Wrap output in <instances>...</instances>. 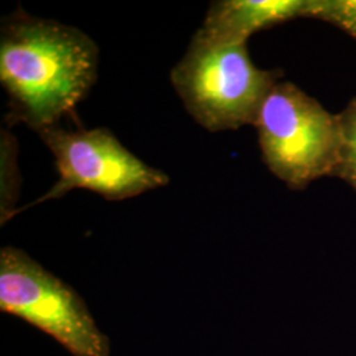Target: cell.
Segmentation results:
<instances>
[{
    "label": "cell",
    "mask_w": 356,
    "mask_h": 356,
    "mask_svg": "<svg viewBox=\"0 0 356 356\" xmlns=\"http://www.w3.org/2000/svg\"><path fill=\"white\" fill-rule=\"evenodd\" d=\"M98 47L74 26L13 15L1 28L0 82L11 116L33 131L57 126L97 79Z\"/></svg>",
    "instance_id": "1"
},
{
    "label": "cell",
    "mask_w": 356,
    "mask_h": 356,
    "mask_svg": "<svg viewBox=\"0 0 356 356\" xmlns=\"http://www.w3.org/2000/svg\"><path fill=\"white\" fill-rule=\"evenodd\" d=\"M279 70L252 63L247 44L213 45L191 40L172 70V83L193 119L210 132L252 124Z\"/></svg>",
    "instance_id": "2"
},
{
    "label": "cell",
    "mask_w": 356,
    "mask_h": 356,
    "mask_svg": "<svg viewBox=\"0 0 356 356\" xmlns=\"http://www.w3.org/2000/svg\"><path fill=\"white\" fill-rule=\"evenodd\" d=\"M254 126L266 165L291 189L337 175L338 118L294 83L279 81L272 88Z\"/></svg>",
    "instance_id": "3"
},
{
    "label": "cell",
    "mask_w": 356,
    "mask_h": 356,
    "mask_svg": "<svg viewBox=\"0 0 356 356\" xmlns=\"http://www.w3.org/2000/svg\"><path fill=\"white\" fill-rule=\"evenodd\" d=\"M0 310L51 335L73 356H110V341L79 294L19 248L0 251Z\"/></svg>",
    "instance_id": "4"
},
{
    "label": "cell",
    "mask_w": 356,
    "mask_h": 356,
    "mask_svg": "<svg viewBox=\"0 0 356 356\" xmlns=\"http://www.w3.org/2000/svg\"><path fill=\"white\" fill-rule=\"evenodd\" d=\"M38 134L53 153L60 178L44 195L15 214L74 189L94 191L108 201H123L169 182L164 172L129 152L107 128L66 131L53 126Z\"/></svg>",
    "instance_id": "5"
},
{
    "label": "cell",
    "mask_w": 356,
    "mask_h": 356,
    "mask_svg": "<svg viewBox=\"0 0 356 356\" xmlns=\"http://www.w3.org/2000/svg\"><path fill=\"white\" fill-rule=\"evenodd\" d=\"M307 0L214 1L193 40L213 45L247 44L254 32L306 17Z\"/></svg>",
    "instance_id": "6"
},
{
    "label": "cell",
    "mask_w": 356,
    "mask_h": 356,
    "mask_svg": "<svg viewBox=\"0 0 356 356\" xmlns=\"http://www.w3.org/2000/svg\"><path fill=\"white\" fill-rule=\"evenodd\" d=\"M341 132V153L337 177H341L356 191V98L337 114Z\"/></svg>",
    "instance_id": "7"
},
{
    "label": "cell",
    "mask_w": 356,
    "mask_h": 356,
    "mask_svg": "<svg viewBox=\"0 0 356 356\" xmlns=\"http://www.w3.org/2000/svg\"><path fill=\"white\" fill-rule=\"evenodd\" d=\"M306 17L331 23L356 40V0H307Z\"/></svg>",
    "instance_id": "8"
}]
</instances>
